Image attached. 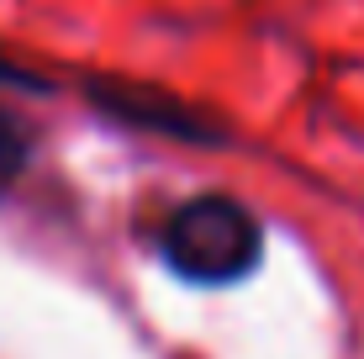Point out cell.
I'll list each match as a JSON object with an SVG mask.
<instances>
[{
  "label": "cell",
  "mask_w": 364,
  "mask_h": 359,
  "mask_svg": "<svg viewBox=\"0 0 364 359\" xmlns=\"http://www.w3.org/2000/svg\"><path fill=\"white\" fill-rule=\"evenodd\" d=\"M159 249L174 275L196 280V286H232L259 264L264 232H259V217L237 206L232 195H196L169 212Z\"/></svg>",
  "instance_id": "1"
},
{
  "label": "cell",
  "mask_w": 364,
  "mask_h": 359,
  "mask_svg": "<svg viewBox=\"0 0 364 359\" xmlns=\"http://www.w3.org/2000/svg\"><path fill=\"white\" fill-rule=\"evenodd\" d=\"M27 159H32V127L16 117V111L0 106V195H6L11 185L21 180Z\"/></svg>",
  "instance_id": "2"
}]
</instances>
